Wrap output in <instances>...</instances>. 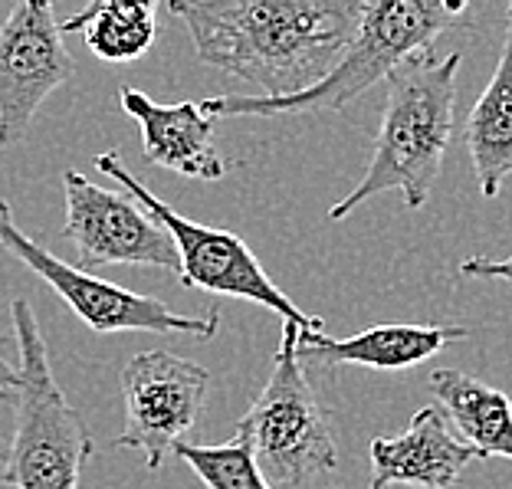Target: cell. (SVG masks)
<instances>
[{
    "mask_svg": "<svg viewBox=\"0 0 512 489\" xmlns=\"http://www.w3.org/2000/svg\"><path fill=\"white\" fill-rule=\"evenodd\" d=\"M197 56L263 99L319 86L362 30L365 0H171Z\"/></svg>",
    "mask_w": 512,
    "mask_h": 489,
    "instance_id": "1",
    "label": "cell"
},
{
    "mask_svg": "<svg viewBox=\"0 0 512 489\" xmlns=\"http://www.w3.org/2000/svg\"><path fill=\"white\" fill-rule=\"evenodd\" d=\"M460 63V53H421L391 76L368 168L362 181L332 204L329 220H345L365 201L388 191H401L407 211L430 201L453 138Z\"/></svg>",
    "mask_w": 512,
    "mask_h": 489,
    "instance_id": "2",
    "label": "cell"
},
{
    "mask_svg": "<svg viewBox=\"0 0 512 489\" xmlns=\"http://www.w3.org/2000/svg\"><path fill=\"white\" fill-rule=\"evenodd\" d=\"M463 14L460 0H378L365 4V20L339 66L296 96H214L204 99L201 109L207 119H266V115H306L335 112L355 96H362L381 79H391L414 56L430 53L440 33Z\"/></svg>",
    "mask_w": 512,
    "mask_h": 489,
    "instance_id": "3",
    "label": "cell"
},
{
    "mask_svg": "<svg viewBox=\"0 0 512 489\" xmlns=\"http://www.w3.org/2000/svg\"><path fill=\"white\" fill-rule=\"evenodd\" d=\"M10 316L20 355V388L14 391V440L0 483L14 489H79L92 437L53 378L50 352L30 302L14 299Z\"/></svg>",
    "mask_w": 512,
    "mask_h": 489,
    "instance_id": "4",
    "label": "cell"
},
{
    "mask_svg": "<svg viewBox=\"0 0 512 489\" xmlns=\"http://www.w3.org/2000/svg\"><path fill=\"white\" fill-rule=\"evenodd\" d=\"M299 335L302 329L283 322L270 378L237 421L273 489H306L339 463L329 411L316 398L299 362Z\"/></svg>",
    "mask_w": 512,
    "mask_h": 489,
    "instance_id": "5",
    "label": "cell"
},
{
    "mask_svg": "<svg viewBox=\"0 0 512 489\" xmlns=\"http://www.w3.org/2000/svg\"><path fill=\"white\" fill-rule=\"evenodd\" d=\"M92 161H96V168L106 174V178L122 184L125 194L135 197V201L171 234L174 247H178V256H181V283L184 286L256 302V306L276 312L283 322L302 329V335H322L325 322L319 316L302 312L296 302L266 276L260 260H256L253 250L237 234L181 217L174 207L161 201V197L151 194L142 184V178H135V171H128L125 161L115 155V151H102V155H96Z\"/></svg>",
    "mask_w": 512,
    "mask_h": 489,
    "instance_id": "6",
    "label": "cell"
},
{
    "mask_svg": "<svg viewBox=\"0 0 512 489\" xmlns=\"http://www.w3.org/2000/svg\"><path fill=\"white\" fill-rule=\"evenodd\" d=\"M0 250H7L30 273H37L92 332H158L191 335V339L207 342L220 329V309H207L204 316H181L155 296L132 293V289L86 273L83 266L63 263L60 256H53L33 237L23 234L7 201H0Z\"/></svg>",
    "mask_w": 512,
    "mask_h": 489,
    "instance_id": "7",
    "label": "cell"
},
{
    "mask_svg": "<svg viewBox=\"0 0 512 489\" xmlns=\"http://www.w3.org/2000/svg\"><path fill=\"white\" fill-rule=\"evenodd\" d=\"M66 224L63 237L89 266H155L181 279V256L165 227L135 197L92 184L79 171L63 174Z\"/></svg>",
    "mask_w": 512,
    "mask_h": 489,
    "instance_id": "8",
    "label": "cell"
},
{
    "mask_svg": "<svg viewBox=\"0 0 512 489\" xmlns=\"http://www.w3.org/2000/svg\"><path fill=\"white\" fill-rule=\"evenodd\" d=\"M207 368L171 352H138L122 368L125 430L112 447L142 450L145 467L161 470L204 411Z\"/></svg>",
    "mask_w": 512,
    "mask_h": 489,
    "instance_id": "9",
    "label": "cell"
},
{
    "mask_svg": "<svg viewBox=\"0 0 512 489\" xmlns=\"http://www.w3.org/2000/svg\"><path fill=\"white\" fill-rule=\"evenodd\" d=\"M53 4L23 0L0 23V148L17 145L46 99L73 76Z\"/></svg>",
    "mask_w": 512,
    "mask_h": 489,
    "instance_id": "10",
    "label": "cell"
},
{
    "mask_svg": "<svg viewBox=\"0 0 512 489\" xmlns=\"http://www.w3.org/2000/svg\"><path fill=\"white\" fill-rule=\"evenodd\" d=\"M473 460H483L467 440L450 430V417L440 404L421 407L404 434L371 440V486L388 489L394 483L450 489Z\"/></svg>",
    "mask_w": 512,
    "mask_h": 489,
    "instance_id": "11",
    "label": "cell"
},
{
    "mask_svg": "<svg viewBox=\"0 0 512 489\" xmlns=\"http://www.w3.org/2000/svg\"><path fill=\"white\" fill-rule=\"evenodd\" d=\"M122 109L142 125V145L151 165L181 174L191 181L227 178V158L214 145V119H207L201 102L161 106L145 92L122 86Z\"/></svg>",
    "mask_w": 512,
    "mask_h": 489,
    "instance_id": "12",
    "label": "cell"
},
{
    "mask_svg": "<svg viewBox=\"0 0 512 489\" xmlns=\"http://www.w3.org/2000/svg\"><path fill=\"white\" fill-rule=\"evenodd\" d=\"M467 325H375L348 339H325V335H299V362L332 365H362L375 371H407L444 352L450 342L467 339Z\"/></svg>",
    "mask_w": 512,
    "mask_h": 489,
    "instance_id": "13",
    "label": "cell"
},
{
    "mask_svg": "<svg viewBox=\"0 0 512 489\" xmlns=\"http://www.w3.org/2000/svg\"><path fill=\"white\" fill-rule=\"evenodd\" d=\"M467 151L483 197H496L512 174V4L496 73L467 119Z\"/></svg>",
    "mask_w": 512,
    "mask_h": 489,
    "instance_id": "14",
    "label": "cell"
},
{
    "mask_svg": "<svg viewBox=\"0 0 512 489\" xmlns=\"http://www.w3.org/2000/svg\"><path fill=\"white\" fill-rule=\"evenodd\" d=\"M430 391L483 460H512V401L506 391L490 388L486 381L463 375L457 368H437L430 375Z\"/></svg>",
    "mask_w": 512,
    "mask_h": 489,
    "instance_id": "15",
    "label": "cell"
},
{
    "mask_svg": "<svg viewBox=\"0 0 512 489\" xmlns=\"http://www.w3.org/2000/svg\"><path fill=\"white\" fill-rule=\"evenodd\" d=\"M73 30H83L86 46L99 60H142L158 37L155 4H148V0H102V4H89L83 14L69 17L63 23V33Z\"/></svg>",
    "mask_w": 512,
    "mask_h": 489,
    "instance_id": "16",
    "label": "cell"
},
{
    "mask_svg": "<svg viewBox=\"0 0 512 489\" xmlns=\"http://www.w3.org/2000/svg\"><path fill=\"white\" fill-rule=\"evenodd\" d=\"M174 453L188 463L207 489H273L253 457L250 440L240 430H234V437L214 447L188 444L184 440V444L174 447Z\"/></svg>",
    "mask_w": 512,
    "mask_h": 489,
    "instance_id": "17",
    "label": "cell"
},
{
    "mask_svg": "<svg viewBox=\"0 0 512 489\" xmlns=\"http://www.w3.org/2000/svg\"><path fill=\"white\" fill-rule=\"evenodd\" d=\"M460 273L463 276H473V279H499V283L512 286V256H506V260H490V256H470V260L460 263Z\"/></svg>",
    "mask_w": 512,
    "mask_h": 489,
    "instance_id": "18",
    "label": "cell"
},
{
    "mask_svg": "<svg viewBox=\"0 0 512 489\" xmlns=\"http://www.w3.org/2000/svg\"><path fill=\"white\" fill-rule=\"evenodd\" d=\"M17 388H20V365H14L4 352H0V398L14 394Z\"/></svg>",
    "mask_w": 512,
    "mask_h": 489,
    "instance_id": "19",
    "label": "cell"
}]
</instances>
